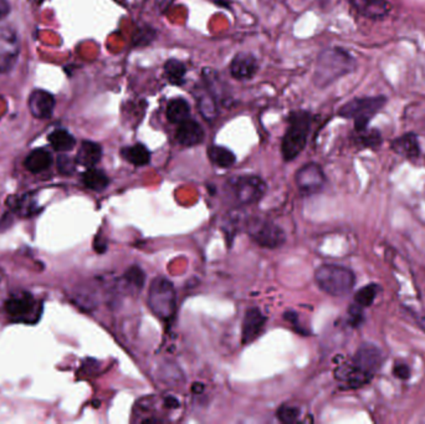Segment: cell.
Segmentation results:
<instances>
[{"mask_svg":"<svg viewBox=\"0 0 425 424\" xmlns=\"http://www.w3.org/2000/svg\"><path fill=\"white\" fill-rule=\"evenodd\" d=\"M49 144L57 152H69L76 146V139L66 130H55L49 134Z\"/></svg>","mask_w":425,"mask_h":424,"instance_id":"603a6c76","label":"cell"},{"mask_svg":"<svg viewBox=\"0 0 425 424\" xmlns=\"http://www.w3.org/2000/svg\"><path fill=\"white\" fill-rule=\"evenodd\" d=\"M385 96H368L351 100L338 111V116L354 121V130L359 132L368 127V123L377 113L385 108Z\"/></svg>","mask_w":425,"mask_h":424,"instance_id":"277c9868","label":"cell"},{"mask_svg":"<svg viewBox=\"0 0 425 424\" xmlns=\"http://www.w3.org/2000/svg\"><path fill=\"white\" fill-rule=\"evenodd\" d=\"M21 54L16 30L11 26H0V74L11 71Z\"/></svg>","mask_w":425,"mask_h":424,"instance_id":"9c48e42d","label":"cell"},{"mask_svg":"<svg viewBox=\"0 0 425 424\" xmlns=\"http://www.w3.org/2000/svg\"><path fill=\"white\" fill-rule=\"evenodd\" d=\"M103 149L93 141H83L76 154V164L86 168H93L101 161Z\"/></svg>","mask_w":425,"mask_h":424,"instance_id":"ac0fdd59","label":"cell"},{"mask_svg":"<svg viewBox=\"0 0 425 424\" xmlns=\"http://www.w3.org/2000/svg\"><path fill=\"white\" fill-rule=\"evenodd\" d=\"M55 98L45 90H34L28 100V108L31 115L39 120H47L52 116L55 108Z\"/></svg>","mask_w":425,"mask_h":424,"instance_id":"7c38bea8","label":"cell"},{"mask_svg":"<svg viewBox=\"0 0 425 424\" xmlns=\"http://www.w3.org/2000/svg\"><path fill=\"white\" fill-rule=\"evenodd\" d=\"M296 184L303 195H316L323 190L326 184V176L318 164H308L297 171Z\"/></svg>","mask_w":425,"mask_h":424,"instance_id":"30bf717a","label":"cell"},{"mask_svg":"<svg viewBox=\"0 0 425 424\" xmlns=\"http://www.w3.org/2000/svg\"><path fill=\"white\" fill-rule=\"evenodd\" d=\"M195 98L198 101L202 116L206 118L208 121L214 120L218 115V108H216V98L213 92L210 91L209 88H202L198 93H195Z\"/></svg>","mask_w":425,"mask_h":424,"instance_id":"44dd1931","label":"cell"},{"mask_svg":"<svg viewBox=\"0 0 425 424\" xmlns=\"http://www.w3.org/2000/svg\"><path fill=\"white\" fill-rule=\"evenodd\" d=\"M208 157L211 164L221 168H229L236 161L235 154L223 146H210L208 149Z\"/></svg>","mask_w":425,"mask_h":424,"instance_id":"d4e9b609","label":"cell"},{"mask_svg":"<svg viewBox=\"0 0 425 424\" xmlns=\"http://www.w3.org/2000/svg\"><path fill=\"white\" fill-rule=\"evenodd\" d=\"M248 233L257 244L269 249H276L286 241L285 231L279 225L267 220H251L248 225Z\"/></svg>","mask_w":425,"mask_h":424,"instance_id":"52a82bcc","label":"cell"},{"mask_svg":"<svg viewBox=\"0 0 425 424\" xmlns=\"http://www.w3.org/2000/svg\"><path fill=\"white\" fill-rule=\"evenodd\" d=\"M363 307L359 306V304H354L352 306L349 307V323L352 326L357 327L363 322Z\"/></svg>","mask_w":425,"mask_h":424,"instance_id":"d6a6232c","label":"cell"},{"mask_svg":"<svg viewBox=\"0 0 425 424\" xmlns=\"http://www.w3.org/2000/svg\"><path fill=\"white\" fill-rule=\"evenodd\" d=\"M257 59L249 52H239L231 60V74L236 80H250L257 75Z\"/></svg>","mask_w":425,"mask_h":424,"instance_id":"9a60e30c","label":"cell"},{"mask_svg":"<svg viewBox=\"0 0 425 424\" xmlns=\"http://www.w3.org/2000/svg\"><path fill=\"white\" fill-rule=\"evenodd\" d=\"M75 168H76V159H71V157H69L66 154L59 156V159H57V169H59L60 173L70 176V174L75 172Z\"/></svg>","mask_w":425,"mask_h":424,"instance_id":"1f68e13d","label":"cell"},{"mask_svg":"<svg viewBox=\"0 0 425 424\" xmlns=\"http://www.w3.org/2000/svg\"><path fill=\"white\" fill-rule=\"evenodd\" d=\"M276 416L282 423H293L300 417V409L293 406H282L277 411Z\"/></svg>","mask_w":425,"mask_h":424,"instance_id":"f546056e","label":"cell"},{"mask_svg":"<svg viewBox=\"0 0 425 424\" xmlns=\"http://www.w3.org/2000/svg\"><path fill=\"white\" fill-rule=\"evenodd\" d=\"M419 325L420 326L423 327V328H424L425 330V316H423L421 317V319H420Z\"/></svg>","mask_w":425,"mask_h":424,"instance_id":"ab89813d","label":"cell"},{"mask_svg":"<svg viewBox=\"0 0 425 424\" xmlns=\"http://www.w3.org/2000/svg\"><path fill=\"white\" fill-rule=\"evenodd\" d=\"M165 115H167L169 122L180 125L185 120L190 118V103H187V100L185 98H175V100L169 101Z\"/></svg>","mask_w":425,"mask_h":424,"instance_id":"7402d4cb","label":"cell"},{"mask_svg":"<svg viewBox=\"0 0 425 424\" xmlns=\"http://www.w3.org/2000/svg\"><path fill=\"white\" fill-rule=\"evenodd\" d=\"M311 127V113L306 111H293L289 116V127L282 138L281 152L284 159L289 162L296 159L308 144V136Z\"/></svg>","mask_w":425,"mask_h":424,"instance_id":"7a4b0ae2","label":"cell"},{"mask_svg":"<svg viewBox=\"0 0 425 424\" xmlns=\"http://www.w3.org/2000/svg\"><path fill=\"white\" fill-rule=\"evenodd\" d=\"M395 377L400 379H408L410 377V368L407 363H395L393 367Z\"/></svg>","mask_w":425,"mask_h":424,"instance_id":"836d02e7","label":"cell"},{"mask_svg":"<svg viewBox=\"0 0 425 424\" xmlns=\"http://www.w3.org/2000/svg\"><path fill=\"white\" fill-rule=\"evenodd\" d=\"M82 182L88 187V190L95 192H101L106 190L110 184L107 174L103 171L98 168H88L85 173L82 174Z\"/></svg>","mask_w":425,"mask_h":424,"instance_id":"cb8c5ba5","label":"cell"},{"mask_svg":"<svg viewBox=\"0 0 425 424\" xmlns=\"http://www.w3.org/2000/svg\"><path fill=\"white\" fill-rule=\"evenodd\" d=\"M226 188L236 203L252 205L267 193V183L257 176H238L228 181Z\"/></svg>","mask_w":425,"mask_h":424,"instance_id":"8992f818","label":"cell"},{"mask_svg":"<svg viewBox=\"0 0 425 424\" xmlns=\"http://www.w3.org/2000/svg\"><path fill=\"white\" fill-rule=\"evenodd\" d=\"M213 1L216 4H219V6H228V0H213Z\"/></svg>","mask_w":425,"mask_h":424,"instance_id":"f35d334b","label":"cell"},{"mask_svg":"<svg viewBox=\"0 0 425 424\" xmlns=\"http://www.w3.org/2000/svg\"><path fill=\"white\" fill-rule=\"evenodd\" d=\"M378 287L375 284H369L367 287L359 289L354 295V302L359 304V306L369 307L373 304L377 297Z\"/></svg>","mask_w":425,"mask_h":424,"instance_id":"83f0119b","label":"cell"},{"mask_svg":"<svg viewBox=\"0 0 425 424\" xmlns=\"http://www.w3.org/2000/svg\"><path fill=\"white\" fill-rule=\"evenodd\" d=\"M173 1L175 0H157V6H158L159 11L163 13V11H167L169 6H172Z\"/></svg>","mask_w":425,"mask_h":424,"instance_id":"8d00e7d4","label":"cell"},{"mask_svg":"<svg viewBox=\"0 0 425 424\" xmlns=\"http://www.w3.org/2000/svg\"><path fill=\"white\" fill-rule=\"evenodd\" d=\"M8 205L11 207L13 212H16L21 217H31L39 212V208L36 205L35 200H33L29 195L24 197H11L8 200Z\"/></svg>","mask_w":425,"mask_h":424,"instance_id":"4316f807","label":"cell"},{"mask_svg":"<svg viewBox=\"0 0 425 424\" xmlns=\"http://www.w3.org/2000/svg\"><path fill=\"white\" fill-rule=\"evenodd\" d=\"M265 323H267V317L262 315V312L257 307L249 309L246 311L244 321H243L241 343L246 345L259 338L265 327Z\"/></svg>","mask_w":425,"mask_h":424,"instance_id":"4fadbf2b","label":"cell"},{"mask_svg":"<svg viewBox=\"0 0 425 424\" xmlns=\"http://www.w3.org/2000/svg\"><path fill=\"white\" fill-rule=\"evenodd\" d=\"M52 164V156L47 149H36L26 156L24 166L31 173H40L50 168Z\"/></svg>","mask_w":425,"mask_h":424,"instance_id":"d6986e66","label":"cell"},{"mask_svg":"<svg viewBox=\"0 0 425 424\" xmlns=\"http://www.w3.org/2000/svg\"><path fill=\"white\" fill-rule=\"evenodd\" d=\"M11 13V4L8 0H0V21L9 16Z\"/></svg>","mask_w":425,"mask_h":424,"instance_id":"e575fe53","label":"cell"},{"mask_svg":"<svg viewBox=\"0 0 425 424\" xmlns=\"http://www.w3.org/2000/svg\"><path fill=\"white\" fill-rule=\"evenodd\" d=\"M6 312L14 321L34 323L39 320L41 314V305L33 299V297L24 294L16 295L6 302Z\"/></svg>","mask_w":425,"mask_h":424,"instance_id":"ba28073f","label":"cell"},{"mask_svg":"<svg viewBox=\"0 0 425 424\" xmlns=\"http://www.w3.org/2000/svg\"><path fill=\"white\" fill-rule=\"evenodd\" d=\"M362 136L359 137V142L363 144L364 147H375L382 142V137L378 131H367V128L363 131H359Z\"/></svg>","mask_w":425,"mask_h":424,"instance_id":"4dcf8cb0","label":"cell"},{"mask_svg":"<svg viewBox=\"0 0 425 424\" xmlns=\"http://www.w3.org/2000/svg\"><path fill=\"white\" fill-rule=\"evenodd\" d=\"M149 306L156 316L168 321L173 319L177 307V295L173 284L163 276L156 277L149 292Z\"/></svg>","mask_w":425,"mask_h":424,"instance_id":"5b68a950","label":"cell"},{"mask_svg":"<svg viewBox=\"0 0 425 424\" xmlns=\"http://www.w3.org/2000/svg\"><path fill=\"white\" fill-rule=\"evenodd\" d=\"M318 287L331 297H346L356 284L354 271L346 266L325 264L315 273Z\"/></svg>","mask_w":425,"mask_h":424,"instance_id":"3957f363","label":"cell"},{"mask_svg":"<svg viewBox=\"0 0 425 424\" xmlns=\"http://www.w3.org/2000/svg\"><path fill=\"white\" fill-rule=\"evenodd\" d=\"M354 11L372 21L383 19L390 14L392 6L390 0H349Z\"/></svg>","mask_w":425,"mask_h":424,"instance_id":"5bb4252c","label":"cell"},{"mask_svg":"<svg viewBox=\"0 0 425 424\" xmlns=\"http://www.w3.org/2000/svg\"><path fill=\"white\" fill-rule=\"evenodd\" d=\"M203 389H204V386H203L202 384H193V387H192V391L197 394H202V392H203Z\"/></svg>","mask_w":425,"mask_h":424,"instance_id":"74e56055","label":"cell"},{"mask_svg":"<svg viewBox=\"0 0 425 424\" xmlns=\"http://www.w3.org/2000/svg\"><path fill=\"white\" fill-rule=\"evenodd\" d=\"M36 3H37V4H41V3H42V1H44V0H35Z\"/></svg>","mask_w":425,"mask_h":424,"instance_id":"60d3db41","label":"cell"},{"mask_svg":"<svg viewBox=\"0 0 425 424\" xmlns=\"http://www.w3.org/2000/svg\"><path fill=\"white\" fill-rule=\"evenodd\" d=\"M187 67L183 62L175 59H170L164 64V76L168 80L169 84L180 86L185 82Z\"/></svg>","mask_w":425,"mask_h":424,"instance_id":"484cf974","label":"cell"},{"mask_svg":"<svg viewBox=\"0 0 425 424\" xmlns=\"http://www.w3.org/2000/svg\"><path fill=\"white\" fill-rule=\"evenodd\" d=\"M164 406L167 407V408L175 409L180 408V401L173 397V396H168V397H165L164 399Z\"/></svg>","mask_w":425,"mask_h":424,"instance_id":"d590c367","label":"cell"},{"mask_svg":"<svg viewBox=\"0 0 425 424\" xmlns=\"http://www.w3.org/2000/svg\"><path fill=\"white\" fill-rule=\"evenodd\" d=\"M121 156L129 164H134L136 167H142L151 162V152L142 144H134L121 149Z\"/></svg>","mask_w":425,"mask_h":424,"instance_id":"ffe728a7","label":"cell"},{"mask_svg":"<svg viewBox=\"0 0 425 424\" xmlns=\"http://www.w3.org/2000/svg\"><path fill=\"white\" fill-rule=\"evenodd\" d=\"M356 67V59L349 52L341 47L326 49L318 55L313 84L320 88H325L338 79L354 72Z\"/></svg>","mask_w":425,"mask_h":424,"instance_id":"6da1fadb","label":"cell"},{"mask_svg":"<svg viewBox=\"0 0 425 424\" xmlns=\"http://www.w3.org/2000/svg\"><path fill=\"white\" fill-rule=\"evenodd\" d=\"M385 362V355L379 350L377 346L371 345V343H364L357 350L354 355V363L359 371H362L364 374L369 376L371 379L373 377L374 373L377 372L382 367Z\"/></svg>","mask_w":425,"mask_h":424,"instance_id":"8fae6325","label":"cell"},{"mask_svg":"<svg viewBox=\"0 0 425 424\" xmlns=\"http://www.w3.org/2000/svg\"><path fill=\"white\" fill-rule=\"evenodd\" d=\"M123 279L131 287L141 290L144 287V281H146V274H144V271L139 266L132 265L126 270L124 275H123Z\"/></svg>","mask_w":425,"mask_h":424,"instance_id":"f1b7e54d","label":"cell"},{"mask_svg":"<svg viewBox=\"0 0 425 424\" xmlns=\"http://www.w3.org/2000/svg\"><path fill=\"white\" fill-rule=\"evenodd\" d=\"M204 130L202 128L199 123L192 118H188L180 123V126L177 128V132H175L177 141L185 147H192V146L202 144L204 141Z\"/></svg>","mask_w":425,"mask_h":424,"instance_id":"2e32d148","label":"cell"},{"mask_svg":"<svg viewBox=\"0 0 425 424\" xmlns=\"http://www.w3.org/2000/svg\"><path fill=\"white\" fill-rule=\"evenodd\" d=\"M390 146L395 154L410 161H414L420 156L419 141L414 133H405L403 136L395 138Z\"/></svg>","mask_w":425,"mask_h":424,"instance_id":"e0dca14e","label":"cell"}]
</instances>
